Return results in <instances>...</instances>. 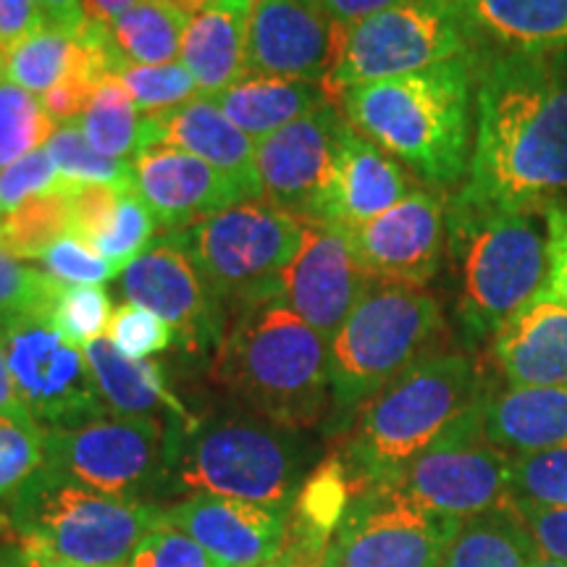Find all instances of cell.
Masks as SVG:
<instances>
[{
    "label": "cell",
    "mask_w": 567,
    "mask_h": 567,
    "mask_svg": "<svg viewBox=\"0 0 567 567\" xmlns=\"http://www.w3.org/2000/svg\"><path fill=\"white\" fill-rule=\"evenodd\" d=\"M455 195L542 216L567 205V55L486 51L471 172Z\"/></svg>",
    "instance_id": "obj_1"
},
{
    "label": "cell",
    "mask_w": 567,
    "mask_h": 567,
    "mask_svg": "<svg viewBox=\"0 0 567 567\" xmlns=\"http://www.w3.org/2000/svg\"><path fill=\"white\" fill-rule=\"evenodd\" d=\"M484 55L354 84L339 92L334 103L354 132L400 161L425 187L455 189L471 172L476 80Z\"/></svg>",
    "instance_id": "obj_2"
},
{
    "label": "cell",
    "mask_w": 567,
    "mask_h": 567,
    "mask_svg": "<svg viewBox=\"0 0 567 567\" xmlns=\"http://www.w3.org/2000/svg\"><path fill=\"white\" fill-rule=\"evenodd\" d=\"M210 375L245 410L287 429L308 431L329 417V339L281 297L231 310Z\"/></svg>",
    "instance_id": "obj_3"
},
{
    "label": "cell",
    "mask_w": 567,
    "mask_h": 567,
    "mask_svg": "<svg viewBox=\"0 0 567 567\" xmlns=\"http://www.w3.org/2000/svg\"><path fill=\"white\" fill-rule=\"evenodd\" d=\"M313 444L250 410H213L166 421L163 492L231 496L268 507H292L313 471Z\"/></svg>",
    "instance_id": "obj_4"
},
{
    "label": "cell",
    "mask_w": 567,
    "mask_h": 567,
    "mask_svg": "<svg viewBox=\"0 0 567 567\" xmlns=\"http://www.w3.org/2000/svg\"><path fill=\"white\" fill-rule=\"evenodd\" d=\"M446 255L455 268V313L471 344L492 342L523 305L547 289V216L481 208L452 195Z\"/></svg>",
    "instance_id": "obj_5"
},
{
    "label": "cell",
    "mask_w": 567,
    "mask_h": 567,
    "mask_svg": "<svg viewBox=\"0 0 567 567\" xmlns=\"http://www.w3.org/2000/svg\"><path fill=\"white\" fill-rule=\"evenodd\" d=\"M484 396V375L465 352L429 354L396 375L360 410L337 452L354 488L386 484Z\"/></svg>",
    "instance_id": "obj_6"
},
{
    "label": "cell",
    "mask_w": 567,
    "mask_h": 567,
    "mask_svg": "<svg viewBox=\"0 0 567 567\" xmlns=\"http://www.w3.org/2000/svg\"><path fill=\"white\" fill-rule=\"evenodd\" d=\"M446 326L442 305L423 287L368 281L350 316L329 342V434H347L360 410L396 375L442 352Z\"/></svg>",
    "instance_id": "obj_7"
},
{
    "label": "cell",
    "mask_w": 567,
    "mask_h": 567,
    "mask_svg": "<svg viewBox=\"0 0 567 567\" xmlns=\"http://www.w3.org/2000/svg\"><path fill=\"white\" fill-rule=\"evenodd\" d=\"M166 520L153 502L122 499L42 465L0 513V528L82 567H126L140 538Z\"/></svg>",
    "instance_id": "obj_8"
},
{
    "label": "cell",
    "mask_w": 567,
    "mask_h": 567,
    "mask_svg": "<svg viewBox=\"0 0 567 567\" xmlns=\"http://www.w3.org/2000/svg\"><path fill=\"white\" fill-rule=\"evenodd\" d=\"M166 237L189 255L231 313L239 305L281 297L284 274L300 252L305 221L266 200H245Z\"/></svg>",
    "instance_id": "obj_9"
},
{
    "label": "cell",
    "mask_w": 567,
    "mask_h": 567,
    "mask_svg": "<svg viewBox=\"0 0 567 567\" xmlns=\"http://www.w3.org/2000/svg\"><path fill=\"white\" fill-rule=\"evenodd\" d=\"M486 51L457 0H400L347 27L326 90L337 101L339 92L354 84L417 74Z\"/></svg>",
    "instance_id": "obj_10"
},
{
    "label": "cell",
    "mask_w": 567,
    "mask_h": 567,
    "mask_svg": "<svg viewBox=\"0 0 567 567\" xmlns=\"http://www.w3.org/2000/svg\"><path fill=\"white\" fill-rule=\"evenodd\" d=\"M486 396L386 484L452 520L513 507V455L488 442Z\"/></svg>",
    "instance_id": "obj_11"
},
{
    "label": "cell",
    "mask_w": 567,
    "mask_h": 567,
    "mask_svg": "<svg viewBox=\"0 0 567 567\" xmlns=\"http://www.w3.org/2000/svg\"><path fill=\"white\" fill-rule=\"evenodd\" d=\"M45 465L95 492L147 502V494L163 492L166 421L105 413L74 429H51Z\"/></svg>",
    "instance_id": "obj_12"
},
{
    "label": "cell",
    "mask_w": 567,
    "mask_h": 567,
    "mask_svg": "<svg viewBox=\"0 0 567 567\" xmlns=\"http://www.w3.org/2000/svg\"><path fill=\"white\" fill-rule=\"evenodd\" d=\"M13 384L42 429H74L111 413L97 392L87 354L42 313L0 321Z\"/></svg>",
    "instance_id": "obj_13"
},
{
    "label": "cell",
    "mask_w": 567,
    "mask_h": 567,
    "mask_svg": "<svg viewBox=\"0 0 567 567\" xmlns=\"http://www.w3.org/2000/svg\"><path fill=\"white\" fill-rule=\"evenodd\" d=\"M460 523L431 513L392 484L358 488L323 567H439Z\"/></svg>",
    "instance_id": "obj_14"
},
{
    "label": "cell",
    "mask_w": 567,
    "mask_h": 567,
    "mask_svg": "<svg viewBox=\"0 0 567 567\" xmlns=\"http://www.w3.org/2000/svg\"><path fill=\"white\" fill-rule=\"evenodd\" d=\"M116 289L124 302L161 316L187 352L216 350L229 323V308L166 234L116 276Z\"/></svg>",
    "instance_id": "obj_15"
},
{
    "label": "cell",
    "mask_w": 567,
    "mask_h": 567,
    "mask_svg": "<svg viewBox=\"0 0 567 567\" xmlns=\"http://www.w3.org/2000/svg\"><path fill=\"white\" fill-rule=\"evenodd\" d=\"M347 27L316 0H260L247 13L245 74L329 82Z\"/></svg>",
    "instance_id": "obj_16"
},
{
    "label": "cell",
    "mask_w": 567,
    "mask_h": 567,
    "mask_svg": "<svg viewBox=\"0 0 567 567\" xmlns=\"http://www.w3.org/2000/svg\"><path fill=\"white\" fill-rule=\"evenodd\" d=\"M344 231L368 279L425 287L444 264L446 203L434 189L417 187L394 208Z\"/></svg>",
    "instance_id": "obj_17"
},
{
    "label": "cell",
    "mask_w": 567,
    "mask_h": 567,
    "mask_svg": "<svg viewBox=\"0 0 567 567\" xmlns=\"http://www.w3.org/2000/svg\"><path fill=\"white\" fill-rule=\"evenodd\" d=\"M347 118L337 103L323 105L255 142L260 193L300 221H313Z\"/></svg>",
    "instance_id": "obj_18"
},
{
    "label": "cell",
    "mask_w": 567,
    "mask_h": 567,
    "mask_svg": "<svg viewBox=\"0 0 567 567\" xmlns=\"http://www.w3.org/2000/svg\"><path fill=\"white\" fill-rule=\"evenodd\" d=\"M368 281L344 229L305 221L300 252L284 274L281 300L331 342Z\"/></svg>",
    "instance_id": "obj_19"
},
{
    "label": "cell",
    "mask_w": 567,
    "mask_h": 567,
    "mask_svg": "<svg viewBox=\"0 0 567 567\" xmlns=\"http://www.w3.org/2000/svg\"><path fill=\"white\" fill-rule=\"evenodd\" d=\"M287 517L289 509L216 494H189L166 509V520L193 536L218 567H258L279 559Z\"/></svg>",
    "instance_id": "obj_20"
},
{
    "label": "cell",
    "mask_w": 567,
    "mask_h": 567,
    "mask_svg": "<svg viewBox=\"0 0 567 567\" xmlns=\"http://www.w3.org/2000/svg\"><path fill=\"white\" fill-rule=\"evenodd\" d=\"M132 172L134 189L166 234L182 231L245 203V195L229 176L179 147H142L132 158Z\"/></svg>",
    "instance_id": "obj_21"
},
{
    "label": "cell",
    "mask_w": 567,
    "mask_h": 567,
    "mask_svg": "<svg viewBox=\"0 0 567 567\" xmlns=\"http://www.w3.org/2000/svg\"><path fill=\"white\" fill-rule=\"evenodd\" d=\"M417 187L421 184L400 161L347 124L313 221L354 229L394 208Z\"/></svg>",
    "instance_id": "obj_22"
},
{
    "label": "cell",
    "mask_w": 567,
    "mask_h": 567,
    "mask_svg": "<svg viewBox=\"0 0 567 567\" xmlns=\"http://www.w3.org/2000/svg\"><path fill=\"white\" fill-rule=\"evenodd\" d=\"M147 145L179 147L229 176L245 200H264L255 166V140L239 130L213 97L197 95L176 109L145 113L142 147Z\"/></svg>",
    "instance_id": "obj_23"
},
{
    "label": "cell",
    "mask_w": 567,
    "mask_h": 567,
    "mask_svg": "<svg viewBox=\"0 0 567 567\" xmlns=\"http://www.w3.org/2000/svg\"><path fill=\"white\" fill-rule=\"evenodd\" d=\"M492 360L507 386H567V305L538 292L496 331Z\"/></svg>",
    "instance_id": "obj_24"
},
{
    "label": "cell",
    "mask_w": 567,
    "mask_h": 567,
    "mask_svg": "<svg viewBox=\"0 0 567 567\" xmlns=\"http://www.w3.org/2000/svg\"><path fill=\"white\" fill-rule=\"evenodd\" d=\"M354 492L358 488L342 457L331 455L318 463L289 507L281 563L289 567H323L326 551Z\"/></svg>",
    "instance_id": "obj_25"
},
{
    "label": "cell",
    "mask_w": 567,
    "mask_h": 567,
    "mask_svg": "<svg viewBox=\"0 0 567 567\" xmlns=\"http://www.w3.org/2000/svg\"><path fill=\"white\" fill-rule=\"evenodd\" d=\"M488 51L567 55V0H457Z\"/></svg>",
    "instance_id": "obj_26"
},
{
    "label": "cell",
    "mask_w": 567,
    "mask_h": 567,
    "mask_svg": "<svg viewBox=\"0 0 567 567\" xmlns=\"http://www.w3.org/2000/svg\"><path fill=\"white\" fill-rule=\"evenodd\" d=\"M484 431L509 455L567 446V386L488 392Z\"/></svg>",
    "instance_id": "obj_27"
},
{
    "label": "cell",
    "mask_w": 567,
    "mask_h": 567,
    "mask_svg": "<svg viewBox=\"0 0 567 567\" xmlns=\"http://www.w3.org/2000/svg\"><path fill=\"white\" fill-rule=\"evenodd\" d=\"M87 363L95 375L97 392H101L105 408L118 415L137 417H176L189 415L184 402L172 392L166 373L153 360H130L124 358L109 337L82 347Z\"/></svg>",
    "instance_id": "obj_28"
},
{
    "label": "cell",
    "mask_w": 567,
    "mask_h": 567,
    "mask_svg": "<svg viewBox=\"0 0 567 567\" xmlns=\"http://www.w3.org/2000/svg\"><path fill=\"white\" fill-rule=\"evenodd\" d=\"M247 11L226 0H213L203 13L189 19L182 38L179 59L205 97L221 95L245 76Z\"/></svg>",
    "instance_id": "obj_29"
},
{
    "label": "cell",
    "mask_w": 567,
    "mask_h": 567,
    "mask_svg": "<svg viewBox=\"0 0 567 567\" xmlns=\"http://www.w3.org/2000/svg\"><path fill=\"white\" fill-rule=\"evenodd\" d=\"M213 101L239 130L258 142L279 132L281 126L334 103V97L318 82L245 74Z\"/></svg>",
    "instance_id": "obj_30"
},
{
    "label": "cell",
    "mask_w": 567,
    "mask_h": 567,
    "mask_svg": "<svg viewBox=\"0 0 567 567\" xmlns=\"http://www.w3.org/2000/svg\"><path fill=\"white\" fill-rule=\"evenodd\" d=\"M536 555L520 515L507 507L460 523L439 567H530Z\"/></svg>",
    "instance_id": "obj_31"
},
{
    "label": "cell",
    "mask_w": 567,
    "mask_h": 567,
    "mask_svg": "<svg viewBox=\"0 0 567 567\" xmlns=\"http://www.w3.org/2000/svg\"><path fill=\"white\" fill-rule=\"evenodd\" d=\"M189 19L161 0H140L109 27L111 42L126 63L161 66L174 63L182 51V38Z\"/></svg>",
    "instance_id": "obj_32"
},
{
    "label": "cell",
    "mask_w": 567,
    "mask_h": 567,
    "mask_svg": "<svg viewBox=\"0 0 567 567\" xmlns=\"http://www.w3.org/2000/svg\"><path fill=\"white\" fill-rule=\"evenodd\" d=\"M71 187L34 195L0 216V250L19 260H42L61 237L71 234Z\"/></svg>",
    "instance_id": "obj_33"
},
{
    "label": "cell",
    "mask_w": 567,
    "mask_h": 567,
    "mask_svg": "<svg viewBox=\"0 0 567 567\" xmlns=\"http://www.w3.org/2000/svg\"><path fill=\"white\" fill-rule=\"evenodd\" d=\"M97 153L113 161H130L142 151V113L116 76H109L92 97L90 109L74 122Z\"/></svg>",
    "instance_id": "obj_34"
},
{
    "label": "cell",
    "mask_w": 567,
    "mask_h": 567,
    "mask_svg": "<svg viewBox=\"0 0 567 567\" xmlns=\"http://www.w3.org/2000/svg\"><path fill=\"white\" fill-rule=\"evenodd\" d=\"M59 124L30 90L0 74V172L34 151H42Z\"/></svg>",
    "instance_id": "obj_35"
},
{
    "label": "cell",
    "mask_w": 567,
    "mask_h": 567,
    "mask_svg": "<svg viewBox=\"0 0 567 567\" xmlns=\"http://www.w3.org/2000/svg\"><path fill=\"white\" fill-rule=\"evenodd\" d=\"M45 151L66 184H111L118 189L134 187L132 163L105 158L90 145L76 124H61L48 140Z\"/></svg>",
    "instance_id": "obj_36"
},
{
    "label": "cell",
    "mask_w": 567,
    "mask_h": 567,
    "mask_svg": "<svg viewBox=\"0 0 567 567\" xmlns=\"http://www.w3.org/2000/svg\"><path fill=\"white\" fill-rule=\"evenodd\" d=\"M45 465V429L32 413H0V507Z\"/></svg>",
    "instance_id": "obj_37"
},
{
    "label": "cell",
    "mask_w": 567,
    "mask_h": 567,
    "mask_svg": "<svg viewBox=\"0 0 567 567\" xmlns=\"http://www.w3.org/2000/svg\"><path fill=\"white\" fill-rule=\"evenodd\" d=\"M113 302L103 287H76V284H55L45 318L69 342L90 344L109 334Z\"/></svg>",
    "instance_id": "obj_38"
},
{
    "label": "cell",
    "mask_w": 567,
    "mask_h": 567,
    "mask_svg": "<svg viewBox=\"0 0 567 567\" xmlns=\"http://www.w3.org/2000/svg\"><path fill=\"white\" fill-rule=\"evenodd\" d=\"M116 80L130 92L134 105L142 113H158L166 109L193 101L200 95L184 63H161V66H142V63H124L116 71Z\"/></svg>",
    "instance_id": "obj_39"
},
{
    "label": "cell",
    "mask_w": 567,
    "mask_h": 567,
    "mask_svg": "<svg viewBox=\"0 0 567 567\" xmlns=\"http://www.w3.org/2000/svg\"><path fill=\"white\" fill-rule=\"evenodd\" d=\"M155 229H158V224H155L151 208L132 187L124 189L118 197V208L113 213L111 224L105 226V231L92 243V247L122 274L134 258H140L155 243Z\"/></svg>",
    "instance_id": "obj_40"
},
{
    "label": "cell",
    "mask_w": 567,
    "mask_h": 567,
    "mask_svg": "<svg viewBox=\"0 0 567 567\" xmlns=\"http://www.w3.org/2000/svg\"><path fill=\"white\" fill-rule=\"evenodd\" d=\"M513 494L520 505L567 507V446L513 455Z\"/></svg>",
    "instance_id": "obj_41"
},
{
    "label": "cell",
    "mask_w": 567,
    "mask_h": 567,
    "mask_svg": "<svg viewBox=\"0 0 567 567\" xmlns=\"http://www.w3.org/2000/svg\"><path fill=\"white\" fill-rule=\"evenodd\" d=\"M111 344L130 360H151L176 342L174 329L153 310L124 302L113 310L109 334Z\"/></svg>",
    "instance_id": "obj_42"
},
{
    "label": "cell",
    "mask_w": 567,
    "mask_h": 567,
    "mask_svg": "<svg viewBox=\"0 0 567 567\" xmlns=\"http://www.w3.org/2000/svg\"><path fill=\"white\" fill-rule=\"evenodd\" d=\"M55 284L51 274L0 250V321L24 313L45 316Z\"/></svg>",
    "instance_id": "obj_43"
},
{
    "label": "cell",
    "mask_w": 567,
    "mask_h": 567,
    "mask_svg": "<svg viewBox=\"0 0 567 567\" xmlns=\"http://www.w3.org/2000/svg\"><path fill=\"white\" fill-rule=\"evenodd\" d=\"M42 271L51 274L61 284H76V287H101V284L116 279V266H111L101 252L82 237L66 234L51 250L42 255Z\"/></svg>",
    "instance_id": "obj_44"
},
{
    "label": "cell",
    "mask_w": 567,
    "mask_h": 567,
    "mask_svg": "<svg viewBox=\"0 0 567 567\" xmlns=\"http://www.w3.org/2000/svg\"><path fill=\"white\" fill-rule=\"evenodd\" d=\"M126 567H218V563L193 536L163 520L140 538Z\"/></svg>",
    "instance_id": "obj_45"
},
{
    "label": "cell",
    "mask_w": 567,
    "mask_h": 567,
    "mask_svg": "<svg viewBox=\"0 0 567 567\" xmlns=\"http://www.w3.org/2000/svg\"><path fill=\"white\" fill-rule=\"evenodd\" d=\"M59 184H63V179L45 147L24 155V158L0 172V216L34 195L55 189Z\"/></svg>",
    "instance_id": "obj_46"
},
{
    "label": "cell",
    "mask_w": 567,
    "mask_h": 567,
    "mask_svg": "<svg viewBox=\"0 0 567 567\" xmlns=\"http://www.w3.org/2000/svg\"><path fill=\"white\" fill-rule=\"evenodd\" d=\"M132 189V187H130ZM124 189L111 184H74L71 187V234L95 243L111 224Z\"/></svg>",
    "instance_id": "obj_47"
},
{
    "label": "cell",
    "mask_w": 567,
    "mask_h": 567,
    "mask_svg": "<svg viewBox=\"0 0 567 567\" xmlns=\"http://www.w3.org/2000/svg\"><path fill=\"white\" fill-rule=\"evenodd\" d=\"M513 507L534 538L538 555L567 563V507H536L520 502Z\"/></svg>",
    "instance_id": "obj_48"
},
{
    "label": "cell",
    "mask_w": 567,
    "mask_h": 567,
    "mask_svg": "<svg viewBox=\"0 0 567 567\" xmlns=\"http://www.w3.org/2000/svg\"><path fill=\"white\" fill-rule=\"evenodd\" d=\"M101 84L103 82L87 80V76H69V80H63L48 90L40 101L55 124H74L90 109L92 97L101 90Z\"/></svg>",
    "instance_id": "obj_49"
},
{
    "label": "cell",
    "mask_w": 567,
    "mask_h": 567,
    "mask_svg": "<svg viewBox=\"0 0 567 567\" xmlns=\"http://www.w3.org/2000/svg\"><path fill=\"white\" fill-rule=\"evenodd\" d=\"M45 27L34 0H0V61Z\"/></svg>",
    "instance_id": "obj_50"
},
{
    "label": "cell",
    "mask_w": 567,
    "mask_h": 567,
    "mask_svg": "<svg viewBox=\"0 0 567 567\" xmlns=\"http://www.w3.org/2000/svg\"><path fill=\"white\" fill-rule=\"evenodd\" d=\"M547 292L567 305V205H559V208L547 213Z\"/></svg>",
    "instance_id": "obj_51"
},
{
    "label": "cell",
    "mask_w": 567,
    "mask_h": 567,
    "mask_svg": "<svg viewBox=\"0 0 567 567\" xmlns=\"http://www.w3.org/2000/svg\"><path fill=\"white\" fill-rule=\"evenodd\" d=\"M0 567H82L40 547L30 538L0 528Z\"/></svg>",
    "instance_id": "obj_52"
},
{
    "label": "cell",
    "mask_w": 567,
    "mask_h": 567,
    "mask_svg": "<svg viewBox=\"0 0 567 567\" xmlns=\"http://www.w3.org/2000/svg\"><path fill=\"white\" fill-rule=\"evenodd\" d=\"M316 3L339 24L350 27L354 21L368 19L373 13L389 9V6L400 3V0H316Z\"/></svg>",
    "instance_id": "obj_53"
},
{
    "label": "cell",
    "mask_w": 567,
    "mask_h": 567,
    "mask_svg": "<svg viewBox=\"0 0 567 567\" xmlns=\"http://www.w3.org/2000/svg\"><path fill=\"white\" fill-rule=\"evenodd\" d=\"M45 19V24L61 27V30H82L87 24L82 0H34Z\"/></svg>",
    "instance_id": "obj_54"
},
{
    "label": "cell",
    "mask_w": 567,
    "mask_h": 567,
    "mask_svg": "<svg viewBox=\"0 0 567 567\" xmlns=\"http://www.w3.org/2000/svg\"><path fill=\"white\" fill-rule=\"evenodd\" d=\"M24 402H21L17 384H13L9 360H6L3 334H0V413H24ZM27 413H30V410H27Z\"/></svg>",
    "instance_id": "obj_55"
},
{
    "label": "cell",
    "mask_w": 567,
    "mask_h": 567,
    "mask_svg": "<svg viewBox=\"0 0 567 567\" xmlns=\"http://www.w3.org/2000/svg\"><path fill=\"white\" fill-rule=\"evenodd\" d=\"M140 0H82L84 17L97 24H111L113 19L122 17L124 11H130Z\"/></svg>",
    "instance_id": "obj_56"
},
{
    "label": "cell",
    "mask_w": 567,
    "mask_h": 567,
    "mask_svg": "<svg viewBox=\"0 0 567 567\" xmlns=\"http://www.w3.org/2000/svg\"><path fill=\"white\" fill-rule=\"evenodd\" d=\"M161 3L172 6L174 11H179L187 19H193V17H197V13H203L205 9H208L213 0H161Z\"/></svg>",
    "instance_id": "obj_57"
},
{
    "label": "cell",
    "mask_w": 567,
    "mask_h": 567,
    "mask_svg": "<svg viewBox=\"0 0 567 567\" xmlns=\"http://www.w3.org/2000/svg\"><path fill=\"white\" fill-rule=\"evenodd\" d=\"M530 567H567V563H559V559H551V557H544V555H536L534 563Z\"/></svg>",
    "instance_id": "obj_58"
},
{
    "label": "cell",
    "mask_w": 567,
    "mask_h": 567,
    "mask_svg": "<svg viewBox=\"0 0 567 567\" xmlns=\"http://www.w3.org/2000/svg\"><path fill=\"white\" fill-rule=\"evenodd\" d=\"M226 3H231V6H237V9H243V11H247L250 13V9L255 3H260V0H226Z\"/></svg>",
    "instance_id": "obj_59"
},
{
    "label": "cell",
    "mask_w": 567,
    "mask_h": 567,
    "mask_svg": "<svg viewBox=\"0 0 567 567\" xmlns=\"http://www.w3.org/2000/svg\"><path fill=\"white\" fill-rule=\"evenodd\" d=\"M258 567H289L287 563H281V559H274V563H268V565H258Z\"/></svg>",
    "instance_id": "obj_60"
}]
</instances>
